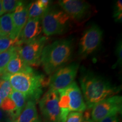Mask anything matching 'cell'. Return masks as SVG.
<instances>
[{
  "label": "cell",
  "instance_id": "obj_25",
  "mask_svg": "<svg viewBox=\"0 0 122 122\" xmlns=\"http://www.w3.org/2000/svg\"><path fill=\"white\" fill-rule=\"evenodd\" d=\"M83 115L82 112H71L67 117L66 122H81L83 120Z\"/></svg>",
  "mask_w": 122,
  "mask_h": 122
},
{
  "label": "cell",
  "instance_id": "obj_26",
  "mask_svg": "<svg viewBox=\"0 0 122 122\" xmlns=\"http://www.w3.org/2000/svg\"><path fill=\"white\" fill-rule=\"evenodd\" d=\"M116 56L117 57V62L114 65V67H116L117 66H121L122 62V41L120 40L118 42V45L117 46L116 49Z\"/></svg>",
  "mask_w": 122,
  "mask_h": 122
},
{
  "label": "cell",
  "instance_id": "obj_1",
  "mask_svg": "<svg viewBox=\"0 0 122 122\" xmlns=\"http://www.w3.org/2000/svg\"><path fill=\"white\" fill-rule=\"evenodd\" d=\"M84 100L88 109L105 99L115 96L120 90L119 86L102 76L90 71H83L80 78Z\"/></svg>",
  "mask_w": 122,
  "mask_h": 122
},
{
  "label": "cell",
  "instance_id": "obj_14",
  "mask_svg": "<svg viewBox=\"0 0 122 122\" xmlns=\"http://www.w3.org/2000/svg\"><path fill=\"white\" fill-rule=\"evenodd\" d=\"M30 67H31L28 66L25 63L22 58L20 57L17 51L13 58L10 59L5 68L4 71L1 74L2 77H5V76H10L16 74V73L25 71Z\"/></svg>",
  "mask_w": 122,
  "mask_h": 122
},
{
  "label": "cell",
  "instance_id": "obj_32",
  "mask_svg": "<svg viewBox=\"0 0 122 122\" xmlns=\"http://www.w3.org/2000/svg\"><path fill=\"white\" fill-rule=\"evenodd\" d=\"M1 77H2V75H1V74H0V78H1Z\"/></svg>",
  "mask_w": 122,
  "mask_h": 122
},
{
  "label": "cell",
  "instance_id": "obj_9",
  "mask_svg": "<svg viewBox=\"0 0 122 122\" xmlns=\"http://www.w3.org/2000/svg\"><path fill=\"white\" fill-rule=\"evenodd\" d=\"M79 67V63H72L59 68L49 78V89L58 91L68 86L74 81Z\"/></svg>",
  "mask_w": 122,
  "mask_h": 122
},
{
  "label": "cell",
  "instance_id": "obj_5",
  "mask_svg": "<svg viewBox=\"0 0 122 122\" xmlns=\"http://www.w3.org/2000/svg\"><path fill=\"white\" fill-rule=\"evenodd\" d=\"M46 41V37L40 36L32 41L17 46V51L27 66H38L40 65L42 50Z\"/></svg>",
  "mask_w": 122,
  "mask_h": 122
},
{
  "label": "cell",
  "instance_id": "obj_7",
  "mask_svg": "<svg viewBox=\"0 0 122 122\" xmlns=\"http://www.w3.org/2000/svg\"><path fill=\"white\" fill-rule=\"evenodd\" d=\"M103 31L97 25H92L84 32L79 45V54L85 57L98 49L102 40Z\"/></svg>",
  "mask_w": 122,
  "mask_h": 122
},
{
  "label": "cell",
  "instance_id": "obj_20",
  "mask_svg": "<svg viewBox=\"0 0 122 122\" xmlns=\"http://www.w3.org/2000/svg\"><path fill=\"white\" fill-rule=\"evenodd\" d=\"M9 97L14 102L16 109L20 113H21L27 102L26 97L22 93L14 90H13L11 93L9 94Z\"/></svg>",
  "mask_w": 122,
  "mask_h": 122
},
{
  "label": "cell",
  "instance_id": "obj_29",
  "mask_svg": "<svg viewBox=\"0 0 122 122\" xmlns=\"http://www.w3.org/2000/svg\"><path fill=\"white\" fill-rule=\"evenodd\" d=\"M4 14V10H3L2 1H1V0H0V16H2Z\"/></svg>",
  "mask_w": 122,
  "mask_h": 122
},
{
  "label": "cell",
  "instance_id": "obj_11",
  "mask_svg": "<svg viewBox=\"0 0 122 122\" xmlns=\"http://www.w3.org/2000/svg\"><path fill=\"white\" fill-rule=\"evenodd\" d=\"M42 31L41 18L28 19L18 37L19 44L18 46L37 39L40 37Z\"/></svg>",
  "mask_w": 122,
  "mask_h": 122
},
{
  "label": "cell",
  "instance_id": "obj_6",
  "mask_svg": "<svg viewBox=\"0 0 122 122\" xmlns=\"http://www.w3.org/2000/svg\"><path fill=\"white\" fill-rule=\"evenodd\" d=\"M57 91L48 90L39 101V105L44 122H61Z\"/></svg>",
  "mask_w": 122,
  "mask_h": 122
},
{
  "label": "cell",
  "instance_id": "obj_28",
  "mask_svg": "<svg viewBox=\"0 0 122 122\" xmlns=\"http://www.w3.org/2000/svg\"><path fill=\"white\" fill-rule=\"evenodd\" d=\"M0 122H13L8 114L0 109Z\"/></svg>",
  "mask_w": 122,
  "mask_h": 122
},
{
  "label": "cell",
  "instance_id": "obj_2",
  "mask_svg": "<svg viewBox=\"0 0 122 122\" xmlns=\"http://www.w3.org/2000/svg\"><path fill=\"white\" fill-rule=\"evenodd\" d=\"M7 79L13 89L22 93L27 101H39L43 93V88L49 84V79H46L42 74L34 71L32 67L11 75L1 77Z\"/></svg>",
  "mask_w": 122,
  "mask_h": 122
},
{
  "label": "cell",
  "instance_id": "obj_12",
  "mask_svg": "<svg viewBox=\"0 0 122 122\" xmlns=\"http://www.w3.org/2000/svg\"><path fill=\"white\" fill-rule=\"evenodd\" d=\"M64 89L69 98L70 111L83 112L86 110L87 107L83 94L76 82H72Z\"/></svg>",
  "mask_w": 122,
  "mask_h": 122
},
{
  "label": "cell",
  "instance_id": "obj_13",
  "mask_svg": "<svg viewBox=\"0 0 122 122\" xmlns=\"http://www.w3.org/2000/svg\"><path fill=\"white\" fill-rule=\"evenodd\" d=\"M28 6L25 3L20 2L11 13L14 25V39H18L20 33L28 20Z\"/></svg>",
  "mask_w": 122,
  "mask_h": 122
},
{
  "label": "cell",
  "instance_id": "obj_21",
  "mask_svg": "<svg viewBox=\"0 0 122 122\" xmlns=\"http://www.w3.org/2000/svg\"><path fill=\"white\" fill-rule=\"evenodd\" d=\"M18 39H13L10 37H0V53L6 51L13 46H18Z\"/></svg>",
  "mask_w": 122,
  "mask_h": 122
},
{
  "label": "cell",
  "instance_id": "obj_3",
  "mask_svg": "<svg viewBox=\"0 0 122 122\" xmlns=\"http://www.w3.org/2000/svg\"><path fill=\"white\" fill-rule=\"evenodd\" d=\"M72 42L70 39L59 40L45 45L40 64L47 75H51L69 61L72 53Z\"/></svg>",
  "mask_w": 122,
  "mask_h": 122
},
{
  "label": "cell",
  "instance_id": "obj_24",
  "mask_svg": "<svg viewBox=\"0 0 122 122\" xmlns=\"http://www.w3.org/2000/svg\"><path fill=\"white\" fill-rule=\"evenodd\" d=\"M114 18L116 22H122V1L118 0L115 2L114 10Z\"/></svg>",
  "mask_w": 122,
  "mask_h": 122
},
{
  "label": "cell",
  "instance_id": "obj_16",
  "mask_svg": "<svg viewBox=\"0 0 122 122\" xmlns=\"http://www.w3.org/2000/svg\"><path fill=\"white\" fill-rule=\"evenodd\" d=\"M0 37L14 39V25L11 13L0 16Z\"/></svg>",
  "mask_w": 122,
  "mask_h": 122
},
{
  "label": "cell",
  "instance_id": "obj_10",
  "mask_svg": "<svg viewBox=\"0 0 122 122\" xmlns=\"http://www.w3.org/2000/svg\"><path fill=\"white\" fill-rule=\"evenodd\" d=\"M58 4L70 18L76 21L84 19L91 9L87 2L80 0H61Z\"/></svg>",
  "mask_w": 122,
  "mask_h": 122
},
{
  "label": "cell",
  "instance_id": "obj_4",
  "mask_svg": "<svg viewBox=\"0 0 122 122\" xmlns=\"http://www.w3.org/2000/svg\"><path fill=\"white\" fill-rule=\"evenodd\" d=\"M70 19L63 10L50 7L41 18L42 32L46 36L63 34L68 28Z\"/></svg>",
  "mask_w": 122,
  "mask_h": 122
},
{
  "label": "cell",
  "instance_id": "obj_23",
  "mask_svg": "<svg viewBox=\"0 0 122 122\" xmlns=\"http://www.w3.org/2000/svg\"><path fill=\"white\" fill-rule=\"evenodd\" d=\"M21 2L18 0H3L2 3L4 13L14 11Z\"/></svg>",
  "mask_w": 122,
  "mask_h": 122
},
{
  "label": "cell",
  "instance_id": "obj_18",
  "mask_svg": "<svg viewBox=\"0 0 122 122\" xmlns=\"http://www.w3.org/2000/svg\"><path fill=\"white\" fill-rule=\"evenodd\" d=\"M46 11L41 4L40 0L28 4V19L41 18L44 13Z\"/></svg>",
  "mask_w": 122,
  "mask_h": 122
},
{
  "label": "cell",
  "instance_id": "obj_30",
  "mask_svg": "<svg viewBox=\"0 0 122 122\" xmlns=\"http://www.w3.org/2000/svg\"><path fill=\"white\" fill-rule=\"evenodd\" d=\"M81 122H94L93 120L91 119H85V120H83V121Z\"/></svg>",
  "mask_w": 122,
  "mask_h": 122
},
{
  "label": "cell",
  "instance_id": "obj_22",
  "mask_svg": "<svg viewBox=\"0 0 122 122\" xmlns=\"http://www.w3.org/2000/svg\"><path fill=\"white\" fill-rule=\"evenodd\" d=\"M13 90L10 82L7 79L3 77L0 78V94L2 100L9 97Z\"/></svg>",
  "mask_w": 122,
  "mask_h": 122
},
{
  "label": "cell",
  "instance_id": "obj_17",
  "mask_svg": "<svg viewBox=\"0 0 122 122\" xmlns=\"http://www.w3.org/2000/svg\"><path fill=\"white\" fill-rule=\"evenodd\" d=\"M59 96L58 105L60 110L61 122H66L67 117L70 113V102L68 95L65 89H61L58 91Z\"/></svg>",
  "mask_w": 122,
  "mask_h": 122
},
{
  "label": "cell",
  "instance_id": "obj_15",
  "mask_svg": "<svg viewBox=\"0 0 122 122\" xmlns=\"http://www.w3.org/2000/svg\"><path fill=\"white\" fill-rule=\"evenodd\" d=\"M14 122H41L38 116L36 102L27 101L22 112Z\"/></svg>",
  "mask_w": 122,
  "mask_h": 122
},
{
  "label": "cell",
  "instance_id": "obj_8",
  "mask_svg": "<svg viewBox=\"0 0 122 122\" xmlns=\"http://www.w3.org/2000/svg\"><path fill=\"white\" fill-rule=\"evenodd\" d=\"M122 110V96H113L94 105L91 111L92 119L94 122H98L107 116L111 114H121Z\"/></svg>",
  "mask_w": 122,
  "mask_h": 122
},
{
  "label": "cell",
  "instance_id": "obj_27",
  "mask_svg": "<svg viewBox=\"0 0 122 122\" xmlns=\"http://www.w3.org/2000/svg\"><path fill=\"white\" fill-rule=\"evenodd\" d=\"M119 114H111V115L107 116L106 117L103 118L98 122H120Z\"/></svg>",
  "mask_w": 122,
  "mask_h": 122
},
{
  "label": "cell",
  "instance_id": "obj_31",
  "mask_svg": "<svg viewBox=\"0 0 122 122\" xmlns=\"http://www.w3.org/2000/svg\"><path fill=\"white\" fill-rule=\"evenodd\" d=\"M2 97H1V94H0V107H1V103H2Z\"/></svg>",
  "mask_w": 122,
  "mask_h": 122
},
{
  "label": "cell",
  "instance_id": "obj_19",
  "mask_svg": "<svg viewBox=\"0 0 122 122\" xmlns=\"http://www.w3.org/2000/svg\"><path fill=\"white\" fill-rule=\"evenodd\" d=\"M16 52L17 46H15L9 48L6 51L0 53V74H2L3 72L7 63Z\"/></svg>",
  "mask_w": 122,
  "mask_h": 122
}]
</instances>
